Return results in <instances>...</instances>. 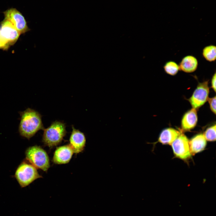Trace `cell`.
<instances>
[{
    "instance_id": "6da1fadb",
    "label": "cell",
    "mask_w": 216,
    "mask_h": 216,
    "mask_svg": "<svg viewBox=\"0 0 216 216\" xmlns=\"http://www.w3.org/2000/svg\"><path fill=\"white\" fill-rule=\"evenodd\" d=\"M20 122L19 131L22 136L29 140L39 130L44 128L42 123L41 116L38 111L28 108L20 112Z\"/></svg>"
},
{
    "instance_id": "7a4b0ae2",
    "label": "cell",
    "mask_w": 216,
    "mask_h": 216,
    "mask_svg": "<svg viewBox=\"0 0 216 216\" xmlns=\"http://www.w3.org/2000/svg\"><path fill=\"white\" fill-rule=\"evenodd\" d=\"M44 130L42 141L46 146L50 148L60 144L66 133L65 124L57 121Z\"/></svg>"
},
{
    "instance_id": "3957f363",
    "label": "cell",
    "mask_w": 216,
    "mask_h": 216,
    "mask_svg": "<svg viewBox=\"0 0 216 216\" xmlns=\"http://www.w3.org/2000/svg\"><path fill=\"white\" fill-rule=\"evenodd\" d=\"M25 156L26 160L37 169L46 171L50 167L49 156L46 152L39 146L28 147L26 151Z\"/></svg>"
},
{
    "instance_id": "277c9868",
    "label": "cell",
    "mask_w": 216,
    "mask_h": 216,
    "mask_svg": "<svg viewBox=\"0 0 216 216\" xmlns=\"http://www.w3.org/2000/svg\"><path fill=\"white\" fill-rule=\"evenodd\" d=\"M14 176L21 188L25 187L42 177L37 168L26 160L22 161L18 166Z\"/></svg>"
},
{
    "instance_id": "5b68a950",
    "label": "cell",
    "mask_w": 216,
    "mask_h": 216,
    "mask_svg": "<svg viewBox=\"0 0 216 216\" xmlns=\"http://www.w3.org/2000/svg\"><path fill=\"white\" fill-rule=\"evenodd\" d=\"M208 80L199 82L188 101L192 108L196 109L202 106L208 99Z\"/></svg>"
},
{
    "instance_id": "8992f818",
    "label": "cell",
    "mask_w": 216,
    "mask_h": 216,
    "mask_svg": "<svg viewBox=\"0 0 216 216\" xmlns=\"http://www.w3.org/2000/svg\"><path fill=\"white\" fill-rule=\"evenodd\" d=\"M4 19L10 21L20 34L29 31L26 20L21 13L15 8H11L3 12Z\"/></svg>"
},
{
    "instance_id": "52a82bcc",
    "label": "cell",
    "mask_w": 216,
    "mask_h": 216,
    "mask_svg": "<svg viewBox=\"0 0 216 216\" xmlns=\"http://www.w3.org/2000/svg\"><path fill=\"white\" fill-rule=\"evenodd\" d=\"M20 34L8 20L4 19L0 23V37L10 47L16 42Z\"/></svg>"
},
{
    "instance_id": "ba28073f",
    "label": "cell",
    "mask_w": 216,
    "mask_h": 216,
    "mask_svg": "<svg viewBox=\"0 0 216 216\" xmlns=\"http://www.w3.org/2000/svg\"><path fill=\"white\" fill-rule=\"evenodd\" d=\"M171 145L176 157L185 160L191 157V154L190 149L189 141L184 134H180Z\"/></svg>"
},
{
    "instance_id": "9c48e42d",
    "label": "cell",
    "mask_w": 216,
    "mask_h": 216,
    "mask_svg": "<svg viewBox=\"0 0 216 216\" xmlns=\"http://www.w3.org/2000/svg\"><path fill=\"white\" fill-rule=\"evenodd\" d=\"M69 139V145L74 153H78L84 149L86 143V138L84 134L73 126Z\"/></svg>"
},
{
    "instance_id": "30bf717a",
    "label": "cell",
    "mask_w": 216,
    "mask_h": 216,
    "mask_svg": "<svg viewBox=\"0 0 216 216\" xmlns=\"http://www.w3.org/2000/svg\"><path fill=\"white\" fill-rule=\"evenodd\" d=\"M74 153L69 145L57 147L54 153L52 161L57 164H63L68 163Z\"/></svg>"
},
{
    "instance_id": "8fae6325",
    "label": "cell",
    "mask_w": 216,
    "mask_h": 216,
    "mask_svg": "<svg viewBox=\"0 0 216 216\" xmlns=\"http://www.w3.org/2000/svg\"><path fill=\"white\" fill-rule=\"evenodd\" d=\"M198 117L196 109L192 108L187 111L182 117L181 123L182 129L189 131L196 125Z\"/></svg>"
},
{
    "instance_id": "7c38bea8",
    "label": "cell",
    "mask_w": 216,
    "mask_h": 216,
    "mask_svg": "<svg viewBox=\"0 0 216 216\" xmlns=\"http://www.w3.org/2000/svg\"><path fill=\"white\" fill-rule=\"evenodd\" d=\"M206 144V140L203 134H200L195 135L189 141L191 154H194L203 151Z\"/></svg>"
},
{
    "instance_id": "4fadbf2b",
    "label": "cell",
    "mask_w": 216,
    "mask_h": 216,
    "mask_svg": "<svg viewBox=\"0 0 216 216\" xmlns=\"http://www.w3.org/2000/svg\"><path fill=\"white\" fill-rule=\"evenodd\" d=\"M180 134L179 131L174 128H165L160 134L158 142L163 144L171 145Z\"/></svg>"
},
{
    "instance_id": "5bb4252c",
    "label": "cell",
    "mask_w": 216,
    "mask_h": 216,
    "mask_svg": "<svg viewBox=\"0 0 216 216\" xmlns=\"http://www.w3.org/2000/svg\"><path fill=\"white\" fill-rule=\"evenodd\" d=\"M198 66L197 58L192 55H188L183 57L179 65L180 70L186 73L194 72L197 69Z\"/></svg>"
},
{
    "instance_id": "9a60e30c",
    "label": "cell",
    "mask_w": 216,
    "mask_h": 216,
    "mask_svg": "<svg viewBox=\"0 0 216 216\" xmlns=\"http://www.w3.org/2000/svg\"><path fill=\"white\" fill-rule=\"evenodd\" d=\"M216 48L215 46L212 45L204 48L202 51V55L206 60L209 62H214L215 60Z\"/></svg>"
},
{
    "instance_id": "2e32d148",
    "label": "cell",
    "mask_w": 216,
    "mask_h": 216,
    "mask_svg": "<svg viewBox=\"0 0 216 216\" xmlns=\"http://www.w3.org/2000/svg\"><path fill=\"white\" fill-rule=\"evenodd\" d=\"M163 68L167 74L171 76L176 75L180 70L179 65L172 61L166 62Z\"/></svg>"
},
{
    "instance_id": "e0dca14e",
    "label": "cell",
    "mask_w": 216,
    "mask_h": 216,
    "mask_svg": "<svg viewBox=\"0 0 216 216\" xmlns=\"http://www.w3.org/2000/svg\"><path fill=\"white\" fill-rule=\"evenodd\" d=\"M216 124L208 128L203 134L206 140L213 142L216 140Z\"/></svg>"
},
{
    "instance_id": "ac0fdd59",
    "label": "cell",
    "mask_w": 216,
    "mask_h": 216,
    "mask_svg": "<svg viewBox=\"0 0 216 216\" xmlns=\"http://www.w3.org/2000/svg\"><path fill=\"white\" fill-rule=\"evenodd\" d=\"M208 101L210 108L211 111L214 114H216V96L208 98Z\"/></svg>"
},
{
    "instance_id": "d6986e66",
    "label": "cell",
    "mask_w": 216,
    "mask_h": 216,
    "mask_svg": "<svg viewBox=\"0 0 216 216\" xmlns=\"http://www.w3.org/2000/svg\"><path fill=\"white\" fill-rule=\"evenodd\" d=\"M10 47L8 46L0 37V49L4 50H7Z\"/></svg>"
},
{
    "instance_id": "ffe728a7",
    "label": "cell",
    "mask_w": 216,
    "mask_h": 216,
    "mask_svg": "<svg viewBox=\"0 0 216 216\" xmlns=\"http://www.w3.org/2000/svg\"><path fill=\"white\" fill-rule=\"evenodd\" d=\"M216 72H215L212 76L211 81L212 88L215 92H216Z\"/></svg>"
}]
</instances>
